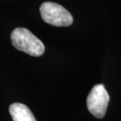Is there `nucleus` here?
<instances>
[{
  "label": "nucleus",
  "instance_id": "f257e3e1",
  "mask_svg": "<svg viewBox=\"0 0 121 121\" xmlns=\"http://www.w3.org/2000/svg\"><path fill=\"white\" fill-rule=\"evenodd\" d=\"M11 42L16 49L33 57L41 56L45 51L43 42L25 28H15L11 33Z\"/></svg>",
  "mask_w": 121,
  "mask_h": 121
},
{
  "label": "nucleus",
  "instance_id": "7ed1b4c3",
  "mask_svg": "<svg viewBox=\"0 0 121 121\" xmlns=\"http://www.w3.org/2000/svg\"><path fill=\"white\" fill-rule=\"evenodd\" d=\"M109 101V95L103 84H97L91 89L86 98L88 110L94 117L101 119L105 117Z\"/></svg>",
  "mask_w": 121,
  "mask_h": 121
},
{
  "label": "nucleus",
  "instance_id": "20e7f679",
  "mask_svg": "<svg viewBox=\"0 0 121 121\" xmlns=\"http://www.w3.org/2000/svg\"><path fill=\"white\" fill-rule=\"evenodd\" d=\"M9 110L13 121H36L31 110L24 104L13 103Z\"/></svg>",
  "mask_w": 121,
  "mask_h": 121
},
{
  "label": "nucleus",
  "instance_id": "f03ea898",
  "mask_svg": "<svg viewBox=\"0 0 121 121\" xmlns=\"http://www.w3.org/2000/svg\"><path fill=\"white\" fill-rule=\"evenodd\" d=\"M39 11L46 23L56 27H67L73 22L72 14L60 5L46 2L40 6Z\"/></svg>",
  "mask_w": 121,
  "mask_h": 121
}]
</instances>
